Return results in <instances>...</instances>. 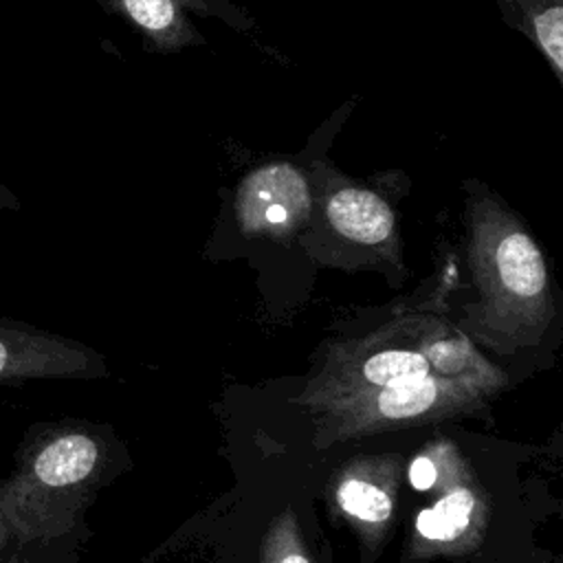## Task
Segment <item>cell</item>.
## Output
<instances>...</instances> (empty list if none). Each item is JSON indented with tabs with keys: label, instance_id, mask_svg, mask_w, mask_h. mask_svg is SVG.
Listing matches in <instances>:
<instances>
[{
	"label": "cell",
	"instance_id": "cell-1",
	"mask_svg": "<svg viewBox=\"0 0 563 563\" xmlns=\"http://www.w3.org/2000/svg\"><path fill=\"white\" fill-rule=\"evenodd\" d=\"M114 11L134 22L158 48H178L198 42V31L187 11H216L211 0H106Z\"/></svg>",
	"mask_w": 563,
	"mask_h": 563
},
{
	"label": "cell",
	"instance_id": "cell-2",
	"mask_svg": "<svg viewBox=\"0 0 563 563\" xmlns=\"http://www.w3.org/2000/svg\"><path fill=\"white\" fill-rule=\"evenodd\" d=\"M328 218L339 233L363 244H378L394 229L389 205L374 191L358 187L336 189L328 198Z\"/></svg>",
	"mask_w": 563,
	"mask_h": 563
},
{
	"label": "cell",
	"instance_id": "cell-3",
	"mask_svg": "<svg viewBox=\"0 0 563 563\" xmlns=\"http://www.w3.org/2000/svg\"><path fill=\"white\" fill-rule=\"evenodd\" d=\"M506 20L523 31L548 57L554 75L563 70V0H497Z\"/></svg>",
	"mask_w": 563,
	"mask_h": 563
},
{
	"label": "cell",
	"instance_id": "cell-4",
	"mask_svg": "<svg viewBox=\"0 0 563 563\" xmlns=\"http://www.w3.org/2000/svg\"><path fill=\"white\" fill-rule=\"evenodd\" d=\"M303 180L288 165H273L244 183L246 207L268 224H284L292 209L303 202Z\"/></svg>",
	"mask_w": 563,
	"mask_h": 563
},
{
	"label": "cell",
	"instance_id": "cell-5",
	"mask_svg": "<svg viewBox=\"0 0 563 563\" xmlns=\"http://www.w3.org/2000/svg\"><path fill=\"white\" fill-rule=\"evenodd\" d=\"M495 264L504 286L519 295H539L545 286V264L534 242L517 229H508L495 246Z\"/></svg>",
	"mask_w": 563,
	"mask_h": 563
},
{
	"label": "cell",
	"instance_id": "cell-6",
	"mask_svg": "<svg viewBox=\"0 0 563 563\" xmlns=\"http://www.w3.org/2000/svg\"><path fill=\"white\" fill-rule=\"evenodd\" d=\"M97 462V444L81 433L51 442L35 460V475L48 486L77 484L90 475Z\"/></svg>",
	"mask_w": 563,
	"mask_h": 563
},
{
	"label": "cell",
	"instance_id": "cell-7",
	"mask_svg": "<svg viewBox=\"0 0 563 563\" xmlns=\"http://www.w3.org/2000/svg\"><path fill=\"white\" fill-rule=\"evenodd\" d=\"M473 506V493L466 488H455L444 495L433 508H424L418 515V532L427 539H451L453 534L464 530Z\"/></svg>",
	"mask_w": 563,
	"mask_h": 563
},
{
	"label": "cell",
	"instance_id": "cell-8",
	"mask_svg": "<svg viewBox=\"0 0 563 563\" xmlns=\"http://www.w3.org/2000/svg\"><path fill=\"white\" fill-rule=\"evenodd\" d=\"M438 400V383L431 376L394 383L383 387L378 409L387 418H407L424 413Z\"/></svg>",
	"mask_w": 563,
	"mask_h": 563
},
{
	"label": "cell",
	"instance_id": "cell-9",
	"mask_svg": "<svg viewBox=\"0 0 563 563\" xmlns=\"http://www.w3.org/2000/svg\"><path fill=\"white\" fill-rule=\"evenodd\" d=\"M365 378L372 385L387 387L394 383L416 380L429 376V361L424 354L411 350H385L365 361Z\"/></svg>",
	"mask_w": 563,
	"mask_h": 563
},
{
	"label": "cell",
	"instance_id": "cell-10",
	"mask_svg": "<svg viewBox=\"0 0 563 563\" xmlns=\"http://www.w3.org/2000/svg\"><path fill=\"white\" fill-rule=\"evenodd\" d=\"M339 506L361 517L363 521H383L391 512V501L385 490L361 479H347L339 488Z\"/></svg>",
	"mask_w": 563,
	"mask_h": 563
},
{
	"label": "cell",
	"instance_id": "cell-11",
	"mask_svg": "<svg viewBox=\"0 0 563 563\" xmlns=\"http://www.w3.org/2000/svg\"><path fill=\"white\" fill-rule=\"evenodd\" d=\"M409 479H411L413 488H418V490L431 488V484L435 482V466H433V462L427 460V457L413 460V464L409 468Z\"/></svg>",
	"mask_w": 563,
	"mask_h": 563
},
{
	"label": "cell",
	"instance_id": "cell-12",
	"mask_svg": "<svg viewBox=\"0 0 563 563\" xmlns=\"http://www.w3.org/2000/svg\"><path fill=\"white\" fill-rule=\"evenodd\" d=\"M279 563H308V559H306V556H301V554H290V556L282 559Z\"/></svg>",
	"mask_w": 563,
	"mask_h": 563
},
{
	"label": "cell",
	"instance_id": "cell-13",
	"mask_svg": "<svg viewBox=\"0 0 563 563\" xmlns=\"http://www.w3.org/2000/svg\"><path fill=\"white\" fill-rule=\"evenodd\" d=\"M7 358H9L7 347L0 343V372H2V369H4V365H7Z\"/></svg>",
	"mask_w": 563,
	"mask_h": 563
},
{
	"label": "cell",
	"instance_id": "cell-14",
	"mask_svg": "<svg viewBox=\"0 0 563 563\" xmlns=\"http://www.w3.org/2000/svg\"><path fill=\"white\" fill-rule=\"evenodd\" d=\"M0 202H11V194L0 185Z\"/></svg>",
	"mask_w": 563,
	"mask_h": 563
}]
</instances>
